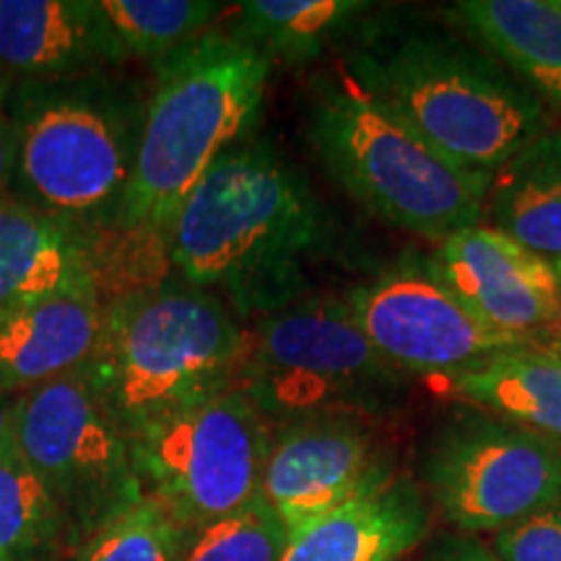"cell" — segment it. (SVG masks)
Returning <instances> with one entry per match:
<instances>
[{"label":"cell","mask_w":561,"mask_h":561,"mask_svg":"<svg viewBox=\"0 0 561 561\" xmlns=\"http://www.w3.org/2000/svg\"><path fill=\"white\" fill-rule=\"evenodd\" d=\"M234 9L231 37L255 47L271 62L299 66L359 30L375 5L362 0H250Z\"/></svg>","instance_id":"21"},{"label":"cell","mask_w":561,"mask_h":561,"mask_svg":"<svg viewBox=\"0 0 561 561\" xmlns=\"http://www.w3.org/2000/svg\"><path fill=\"white\" fill-rule=\"evenodd\" d=\"M371 346L398 371L458 377L504 351L538 346V335H515L473 318L437 278L426 255H405L343 294Z\"/></svg>","instance_id":"11"},{"label":"cell","mask_w":561,"mask_h":561,"mask_svg":"<svg viewBox=\"0 0 561 561\" xmlns=\"http://www.w3.org/2000/svg\"><path fill=\"white\" fill-rule=\"evenodd\" d=\"M390 479L388 455L362 416H310L273 432L261 496L294 538Z\"/></svg>","instance_id":"12"},{"label":"cell","mask_w":561,"mask_h":561,"mask_svg":"<svg viewBox=\"0 0 561 561\" xmlns=\"http://www.w3.org/2000/svg\"><path fill=\"white\" fill-rule=\"evenodd\" d=\"M453 390L525 430L561 445V356L549 348H515L453 377Z\"/></svg>","instance_id":"20"},{"label":"cell","mask_w":561,"mask_h":561,"mask_svg":"<svg viewBox=\"0 0 561 561\" xmlns=\"http://www.w3.org/2000/svg\"><path fill=\"white\" fill-rule=\"evenodd\" d=\"M453 16L546 107L561 112V0H460Z\"/></svg>","instance_id":"17"},{"label":"cell","mask_w":561,"mask_h":561,"mask_svg":"<svg viewBox=\"0 0 561 561\" xmlns=\"http://www.w3.org/2000/svg\"><path fill=\"white\" fill-rule=\"evenodd\" d=\"M16 138L11 195L91 250L117 234L136 170V104L87 79L21 83L9 107Z\"/></svg>","instance_id":"5"},{"label":"cell","mask_w":561,"mask_h":561,"mask_svg":"<svg viewBox=\"0 0 561 561\" xmlns=\"http://www.w3.org/2000/svg\"><path fill=\"white\" fill-rule=\"evenodd\" d=\"M248 328L227 301L182 278L102 299L100 331L83 362L91 396L121 430L234 388Z\"/></svg>","instance_id":"2"},{"label":"cell","mask_w":561,"mask_h":561,"mask_svg":"<svg viewBox=\"0 0 561 561\" xmlns=\"http://www.w3.org/2000/svg\"><path fill=\"white\" fill-rule=\"evenodd\" d=\"M96 273L0 318V398H19L83 367L102 318Z\"/></svg>","instance_id":"15"},{"label":"cell","mask_w":561,"mask_h":561,"mask_svg":"<svg viewBox=\"0 0 561 561\" xmlns=\"http://www.w3.org/2000/svg\"><path fill=\"white\" fill-rule=\"evenodd\" d=\"M538 339L549 341V346H551L549 351H553V354L561 356V307H559V312L553 314V320L549 322V325L541 328Z\"/></svg>","instance_id":"30"},{"label":"cell","mask_w":561,"mask_h":561,"mask_svg":"<svg viewBox=\"0 0 561 561\" xmlns=\"http://www.w3.org/2000/svg\"><path fill=\"white\" fill-rule=\"evenodd\" d=\"M426 257L453 297L494 331L538 335L561 307L557 265L494 227L455 231Z\"/></svg>","instance_id":"13"},{"label":"cell","mask_w":561,"mask_h":561,"mask_svg":"<svg viewBox=\"0 0 561 561\" xmlns=\"http://www.w3.org/2000/svg\"><path fill=\"white\" fill-rule=\"evenodd\" d=\"M307 136L325 172L390 227L442 242L483 219L489 180L447 161L356 76L314 96Z\"/></svg>","instance_id":"6"},{"label":"cell","mask_w":561,"mask_h":561,"mask_svg":"<svg viewBox=\"0 0 561 561\" xmlns=\"http://www.w3.org/2000/svg\"><path fill=\"white\" fill-rule=\"evenodd\" d=\"M125 60L100 0H0V70L19 81H70Z\"/></svg>","instance_id":"14"},{"label":"cell","mask_w":561,"mask_h":561,"mask_svg":"<svg viewBox=\"0 0 561 561\" xmlns=\"http://www.w3.org/2000/svg\"><path fill=\"white\" fill-rule=\"evenodd\" d=\"M62 530L58 504L16 439L0 445V561H26Z\"/></svg>","instance_id":"23"},{"label":"cell","mask_w":561,"mask_h":561,"mask_svg":"<svg viewBox=\"0 0 561 561\" xmlns=\"http://www.w3.org/2000/svg\"><path fill=\"white\" fill-rule=\"evenodd\" d=\"M483 216L561 271V130L551 128L491 174Z\"/></svg>","instance_id":"18"},{"label":"cell","mask_w":561,"mask_h":561,"mask_svg":"<svg viewBox=\"0 0 561 561\" xmlns=\"http://www.w3.org/2000/svg\"><path fill=\"white\" fill-rule=\"evenodd\" d=\"M13 153H16V138H13V123L9 107L0 96V201L11 195V178H13Z\"/></svg>","instance_id":"28"},{"label":"cell","mask_w":561,"mask_h":561,"mask_svg":"<svg viewBox=\"0 0 561 561\" xmlns=\"http://www.w3.org/2000/svg\"><path fill=\"white\" fill-rule=\"evenodd\" d=\"M87 273L94 257L79 237L13 195L0 201V318Z\"/></svg>","instance_id":"19"},{"label":"cell","mask_w":561,"mask_h":561,"mask_svg":"<svg viewBox=\"0 0 561 561\" xmlns=\"http://www.w3.org/2000/svg\"><path fill=\"white\" fill-rule=\"evenodd\" d=\"M409 377L371 346L333 294H307L248 328L234 388L273 424L375 416L396 409Z\"/></svg>","instance_id":"7"},{"label":"cell","mask_w":561,"mask_h":561,"mask_svg":"<svg viewBox=\"0 0 561 561\" xmlns=\"http://www.w3.org/2000/svg\"><path fill=\"white\" fill-rule=\"evenodd\" d=\"M325 240L310 182L268 140L231 146L203 174L167 229L178 278L255 322L310 294L305 263Z\"/></svg>","instance_id":"1"},{"label":"cell","mask_w":561,"mask_h":561,"mask_svg":"<svg viewBox=\"0 0 561 561\" xmlns=\"http://www.w3.org/2000/svg\"><path fill=\"white\" fill-rule=\"evenodd\" d=\"M424 483L453 528L496 536L561 504V445L491 413H466L432 439Z\"/></svg>","instance_id":"10"},{"label":"cell","mask_w":561,"mask_h":561,"mask_svg":"<svg viewBox=\"0 0 561 561\" xmlns=\"http://www.w3.org/2000/svg\"><path fill=\"white\" fill-rule=\"evenodd\" d=\"M289 530L261 494L227 517L187 533L182 561H280Z\"/></svg>","instance_id":"25"},{"label":"cell","mask_w":561,"mask_h":561,"mask_svg":"<svg viewBox=\"0 0 561 561\" xmlns=\"http://www.w3.org/2000/svg\"><path fill=\"white\" fill-rule=\"evenodd\" d=\"M271 68L255 47L216 30L153 66L117 234L164 244L203 174L255 125Z\"/></svg>","instance_id":"3"},{"label":"cell","mask_w":561,"mask_h":561,"mask_svg":"<svg viewBox=\"0 0 561 561\" xmlns=\"http://www.w3.org/2000/svg\"><path fill=\"white\" fill-rule=\"evenodd\" d=\"M489 549L502 561H561V504L496 533Z\"/></svg>","instance_id":"26"},{"label":"cell","mask_w":561,"mask_h":561,"mask_svg":"<svg viewBox=\"0 0 561 561\" xmlns=\"http://www.w3.org/2000/svg\"><path fill=\"white\" fill-rule=\"evenodd\" d=\"M430 525L424 491L390 479L294 536L280 561H401L424 543Z\"/></svg>","instance_id":"16"},{"label":"cell","mask_w":561,"mask_h":561,"mask_svg":"<svg viewBox=\"0 0 561 561\" xmlns=\"http://www.w3.org/2000/svg\"><path fill=\"white\" fill-rule=\"evenodd\" d=\"M13 439L73 536L89 538L146 494L128 434L91 396L81 367L16 398Z\"/></svg>","instance_id":"9"},{"label":"cell","mask_w":561,"mask_h":561,"mask_svg":"<svg viewBox=\"0 0 561 561\" xmlns=\"http://www.w3.org/2000/svg\"><path fill=\"white\" fill-rule=\"evenodd\" d=\"M187 530L151 494L83 538L76 561H182Z\"/></svg>","instance_id":"24"},{"label":"cell","mask_w":561,"mask_h":561,"mask_svg":"<svg viewBox=\"0 0 561 561\" xmlns=\"http://www.w3.org/2000/svg\"><path fill=\"white\" fill-rule=\"evenodd\" d=\"M100 9L125 58L157 66L210 32L227 5L208 0H100Z\"/></svg>","instance_id":"22"},{"label":"cell","mask_w":561,"mask_h":561,"mask_svg":"<svg viewBox=\"0 0 561 561\" xmlns=\"http://www.w3.org/2000/svg\"><path fill=\"white\" fill-rule=\"evenodd\" d=\"M424 561H502L496 553L468 536H445L432 546Z\"/></svg>","instance_id":"27"},{"label":"cell","mask_w":561,"mask_h":561,"mask_svg":"<svg viewBox=\"0 0 561 561\" xmlns=\"http://www.w3.org/2000/svg\"><path fill=\"white\" fill-rule=\"evenodd\" d=\"M271 437L263 413L231 388L151 421L128 442L140 486L193 533L261 494Z\"/></svg>","instance_id":"8"},{"label":"cell","mask_w":561,"mask_h":561,"mask_svg":"<svg viewBox=\"0 0 561 561\" xmlns=\"http://www.w3.org/2000/svg\"><path fill=\"white\" fill-rule=\"evenodd\" d=\"M354 76L447 161L489 182L553 128L549 107L494 55L447 32L377 26L354 55Z\"/></svg>","instance_id":"4"},{"label":"cell","mask_w":561,"mask_h":561,"mask_svg":"<svg viewBox=\"0 0 561 561\" xmlns=\"http://www.w3.org/2000/svg\"><path fill=\"white\" fill-rule=\"evenodd\" d=\"M13 413H16V398H0V445L13 437Z\"/></svg>","instance_id":"29"}]
</instances>
